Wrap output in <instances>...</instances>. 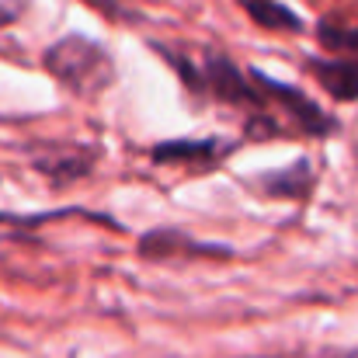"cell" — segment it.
Here are the masks:
<instances>
[{
	"label": "cell",
	"mask_w": 358,
	"mask_h": 358,
	"mask_svg": "<svg viewBox=\"0 0 358 358\" xmlns=\"http://www.w3.org/2000/svg\"><path fill=\"white\" fill-rule=\"evenodd\" d=\"M254 84V105L247 112V136H331L334 119L320 112L303 91L264 77L261 70H247Z\"/></svg>",
	"instance_id": "cell-1"
},
{
	"label": "cell",
	"mask_w": 358,
	"mask_h": 358,
	"mask_svg": "<svg viewBox=\"0 0 358 358\" xmlns=\"http://www.w3.org/2000/svg\"><path fill=\"white\" fill-rule=\"evenodd\" d=\"M45 70L77 98H98L115 80L112 56L84 35H66V38L52 42L45 49Z\"/></svg>",
	"instance_id": "cell-2"
},
{
	"label": "cell",
	"mask_w": 358,
	"mask_h": 358,
	"mask_svg": "<svg viewBox=\"0 0 358 358\" xmlns=\"http://www.w3.org/2000/svg\"><path fill=\"white\" fill-rule=\"evenodd\" d=\"M139 254L150 261H178V257H230V247L202 243L181 230H150L139 240Z\"/></svg>",
	"instance_id": "cell-3"
},
{
	"label": "cell",
	"mask_w": 358,
	"mask_h": 358,
	"mask_svg": "<svg viewBox=\"0 0 358 358\" xmlns=\"http://www.w3.org/2000/svg\"><path fill=\"white\" fill-rule=\"evenodd\" d=\"M223 153L220 139H178V143H160L153 146V160L157 164H199V167H213Z\"/></svg>",
	"instance_id": "cell-4"
},
{
	"label": "cell",
	"mask_w": 358,
	"mask_h": 358,
	"mask_svg": "<svg viewBox=\"0 0 358 358\" xmlns=\"http://www.w3.org/2000/svg\"><path fill=\"white\" fill-rule=\"evenodd\" d=\"M310 70L317 73V80L327 87L331 98L338 101H355L358 98V66L345 59H313Z\"/></svg>",
	"instance_id": "cell-5"
},
{
	"label": "cell",
	"mask_w": 358,
	"mask_h": 358,
	"mask_svg": "<svg viewBox=\"0 0 358 358\" xmlns=\"http://www.w3.org/2000/svg\"><path fill=\"white\" fill-rule=\"evenodd\" d=\"M91 157H94V153H84V150H77V153H70V150H52V157H35L31 164H35V171H42L52 185H70V181L84 178V174L94 167Z\"/></svg>",
	"instance_id": "cell-6"
},
{
	"label": "cell",
	"mask_w": 358,
	"mask_h": 358,
	"mask_svg": "<svg viewBox=\"0 0 358 358\" xmlns=\"http://www.w3.org/2000/svg\"><path fill=\"white\" fill-rule=\"evenodd\" d=\"M310 185H313V174H310L306 160H296L285 171H271V174L257 178V188L264 195H282V199H303V195H310Z\"/></svg>",
	"instance_id": "cell-7"
},
{
	"label": "cell",
	"mask_w": 358,
	"mask_h": 358,
	"mask_svg": "<svg viewBox=\"0 0 358 358\" xmlns=\"http://www.w3.org/2000/svg\"><path fill=\"white\" fill-rule=\"evenodd\" d=\"M240 7L261 24V28H285V31H299L303 21L278 0H240Z\"/></svg>",
	"instance_id": "cell-8"
},
{
	"label": "cell",
	"mask_w": 358,
	"mask_h": 358,
	"mask_svg": "<svg viewBox=\"0 0 358 358\" xmlns=\"http://www.w3.org/2000/svg\"><path fill=\"white\" fill-rule=\"evenodd\" d=\"M14 14H17V10H3V3H0V24H10Z\"/></svg>",
	"instance_id": "cell-9"
}]
</instances>
